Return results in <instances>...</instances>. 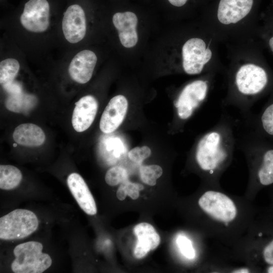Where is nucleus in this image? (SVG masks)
<instances>
[{
	"instance_id": "1",
	"label": "nucleus",
	"mask_w": 273,
	"mask_h": 273,
	"mask_svg": "<svg viewBox=\"0 0 273 273\" xmlns=\"http://www.w3.org/2000/svg\"><path fill=\"white\" fill-rule=\"evenodd\" d=\"M238 44L227 71L228 89L222 104L236 108L244 117L257 101L273 90V71L259 42L251 39Z\"/></svg>"
},
{
	"instance_id": "2",
	"label": "nucleus",
	"mask_w": 273,
	"mask_h": 273,
	"mask_svg": "<svg viewBox=\"0 0 273 273\" xmlns=\"http://www.w3.org/2000/svg\"><path fill=\"white\" fill-rule=\"evenodd\" d=\"M255 4L256 0H218L209 16L208 30L217 40L252 39L258 22Z\"/></svg>"
},
{
	"instance_id": "3",
	"label": "nucleus",
	"mask_w": 273,
	"mask_h": 273,
	"mask_svg": "<svg viewBox=\"0 0 273 273\" xmlns=\"http://www.w3.org/2000/svg\"><path fill=\"white\" fill-rule=\"evenodd\" d=\"M235 124L233 118L223 109L217 123L197 141L194 157L202 171L213 175L231 159L237 145Z\"/></svg>"
},
{
	"instance_id": "4",
	"label": "nucleus",
	"mask_w": 273,
	"mask_h": 273,
	"mask_svg": "<svg viewBox=\"0 0 273 273\" xmlns=\"http://www.w3.org/2000/svg\"><path fill=\"white\" fill-rule=\"evenodd\" d=\"M238 148L256 163V175L263 186L273 184V142L250 130L237 137Z\"/></svg>"
},
{
	"instance_id": "5",
	"label": "nucleus",
	"mask_w": 273,
	"mask_h": 273,
	"mask_svg": "<svg viewBox=\"0 0 273 273\" xmlns=\"http://www.w3.org/2000/svg\"><path fill=\"white\" fill-rule=\"evenodd\" d=\"M215 72L207 73L203 78L187 84L174 101L176 114L179 120L185 121L205 102L210 94Z\"/></svg>"
},
{
	"instance_id": "6",
	"label": "nucleus",
	"mask_w": 273,
	"mask_h": 273,
	"mask_svg": "<svg viewBox=\"0 0 273 273\" xmlns=\"http://www.w3.org/2000/svg\"><path fill=\"white\" fill-rule=\"evenodd\" d=\"M43 246L37 241H29L17 245L15 259L11 267L15 273H41L52 263L50 256L42 252Z\"/></svg>"
},
{
	"instance_id": "7",
	"label": "nucleus",
	"mask_w": 273,
	"mask_h": 273,
	"mask_svg": "<svg viewBox=\"0 0 273 273\" xmlns=\"http://www.w3.org/2000/svg\"><path fill=\"white\" fill-rule=\"evenodd\" d=\"M39 221L32 211L17 209L0 218V239L14 240L23 239L37 229Z\"/></svg>"
},
{
	"instance_id": "8",
	"label": "nucleus",
	"mask_w": 273,
	"mask_h": 273,
	"mask_svg": "<svg viewBox=\"0 0 273 273\" xmlns=\"http://www.w3.org/2000/svg\"><path fill=\"white\" fill-rule=\"evenodd\" d=\"M201 208L213 218L228 222L235 219L237 210L234 202L225 195L209 191L199 199Z\"/></svg>"
},
{
	"instance_id": "9",
	"label": "nucleus",
	"mask_w": 273,
	"mask_h": 273,
	"mask_svg": "<svg viewBox=\"0 0 273 273\" xmlns=\"http://www.w3.org/2000/svg\"><path fill=\"white\" fill-rule=\"evenodd\" d=\"M22 25L29 31L41 33L50 25V5L47 0H29L20 16Z\"/></svg>"
},
{
	"instance_id": "10",
	"label": "nucleus",
	"mask_w": 273,
	"mask_h": 273,
	"mask_svg": "<svg viewBox=\"0 0 273 273\" xmlns=\"http://www.w3.org/2000/svg\"><path fill=\"white\" fill-rule=\"evenodd\" d=\"M62 30L66 40L76 43L85 36L86 30V18L82 8L78 5L69 6L64 14Z\"/></svg>"
},
{
	"instance_id": "11",
	"label": "nucleus",
	"mask_w": 273,
	"mask_h": 273,
	"mask_svg": "<svg viewBox=\"0 0 273 273\" xmlns=\"http://www.w3.org/2000/svg\"><path fill=\"white\" fill-rule=\"evenodd\" d=\"M128 109V102L123 95L112 98L106 107L100 119V128L105 133L114 131L122 123Z\"/></svg>"
},
{
	"instance_id": "12",
	"label": "nucleus",
	"mask_w": 273,
	"mask_h": 273,
	"mask_svg": "<svg viewBox=\"0 0 273 273\" xmlns=\"http://www.w3.org/2000/svg\"><path fill=\"white\" fill-rule=\"evenodd\" d=\"M258 114L243 117L247 125L256 133L273 142V90Z\"/></svg>"
},
{
	"instance_id": "13",
	"label": "nucleus",
	"mask_w": 273,
	"mask_h": 273,
	"mask_svg": "<svg viewBox=\"0 0 273 273\" xmlns=\"http://www.w3.org/2000/svg\"><path fill=\"white\" fill-rule=\"evenodd\" d=\"M97 61V56L93 51L85 50L79 52L69 65L70 77L77 83H87L92 78Z\"/></svg>"
},
{
	"instance_id": "14",
	"label": "nucleus",
	"mask_w": 273,
	"mask_h": 273,
	"mask_svg": "<svg viewBox=\"0 0 273 273\" xmlns=\"http://www.w3.org/2000/svg\"><path fill=\"white\" fill-rule=\"evenodd\" d=\"M98 108L97 100L91 95L82 97L75 103L72 124L77 132L84 131L90 127L95 118Z\"/></svg>"
},
{
	"instance_id": "15",
	"label": "nucleus",
	"mask_w": 273,
	"mask_h": 273,
	"mask_svg": "<svg viewBox=\"0 0 273 273\" xmlns=\"http://www.w3.org/2000/svg\"><path fill=\"white\" fill-rule=\"evenodd\" d=\"M67 183L80 207L88 215L96 214L97 209L95 200L81 176L72 173L68 175Z\"/></svg>"
},
{
	"instance_id": "16",
	"label": "nucleus",
	"mask_w": 273,
	"mask_h": 273,
	"mask_svg": "<svg viewBox=\"0 0 273 273\" xmlns=\"http://www.w3.org/2000/svg\"><path fill=\"white\" fill-rule=\"evenodd\" d=\"M112 21L118 30L122 46L127 48L134 47L138 40L136 30L138 18L135 14L131 12L116 13L113 16Z\"/></svg>"
},
{
	"instance_id": "17",
	"label": "nucleus",
	"mask_w": 273,
	"mask_h": 273,
	"mask_svg": "<svg viewBox=\"0 0 273 273\" xmlns=\"http://www.w3.org/2000/svg\"><path fill=\"white\" fill-rule=\"evenodd\" d=\"M13 137L18 144L31 147L41 146L46 139L42 129L32 123H24L18 126L14 131Z\"/></svg>"
},
{
	"instance_id": "18",
	"label": "nucleus",
	"mask_w": 273,
	"mask_h": 273,
	"mask_svg": "<svg viewBox=\"0 0 273 273\" xmlns=\"http://www.w3.org/2000/svg\"><path fill=\"white\" fill-rule=\"evenodd\" d=\"M37 102V100L35 96L21 92L10 94L6 100L5 106L10 111L26 113L36 106Z\"/></svg>"
},
{
	"instance_id": "19",
	"label": "nucleus",
	"mask_w": 273,
	"mask_h": 273,
	"mask_svg": "<svg viewBox=\"0 0 273 273\" xmlns=\"http://www.w3.org/2000/svg\"><path fill=\"white\" fill-rule=\"evenodd\" d=\"M262 47L273 55V12L263 14L258 22L255 36Z\"/></svg>"
},
{
	"instance_id": "20",
	"label": "nucleus",
	"mask_w": 273,
	"mask_h": 273,
	"mask_svg": "<svg viewBox=\"0 0 273 273\" xmlns=\"http://www.w3.org/2000/svg\"><path fill=\"white\" fill-rule=\"evenodd\" d=\"M133 232L138 238L137 243L150 250L157 247L160 242V238L154 227L147 222H142L136 225Z\"/></svg>"
},
{
	"instance_id": "21",
	"label": "nucleus",
	"mask_w": 273,
	"mask_h": 273,
	"mask_svg": "<svg viewBox=\"0 0 273 273\" xmlns=\"http://www.w3.org/2000/svg\"><path fill=\"white\" fill-rule=\"evenodd\" d=\"M22 179L21 171L16 167L11 165L0 166V188L10 190L19 186Z\"/></svg>"
},
{
	"instance_id": "22",
	"label": "nucleus",
	"mask_w": 273,
	"mask_h": 273,
	"mask_svg": "<svg viewBox=\"0 0 273 273\" xmlns=\"http://www.w3.org/2000/svg\"><path fill=\"white\" fill-rule=\"evenodd\" d=\"M20 69L19 62L13 58H8L0 63V83L3 85L14 80Z\"/></svg>"
},
{
	"instance_id": "23",
	"label": "nucleus",
	"mask_w": 273,
	"mask_h": 273,
	"mask_svg": "<svg viewBox=\"0 0 273 273\" xmlns=\"http://www.w3.org/2000/svg\"><path fill=\"white\" fill-rule=\"evenodd\" d=\"M162 168L157 165L142 166L140 168V177L145 184L154 186L157 179L162 174Z\"/></svg>"
},
{
	"instance_id": "24",
	"label": "nucleus",
	"mask_w": 273,
	"mask_h": 273,
	"mask_svg": "<svg viewBox=\"0 0 273 273\" xmlns=\"http://www.w3.org/2000/svg\"><path fill=\"white\" fill-rule=\"evenodd\" d=\"M128 178L125 169L121 166H114L106 172L105 179L108 185L114 186L128 179Z\"/></svg>"
},
{
	"instance_id": "25",
	"label": "nucleus",
	"mask_w": 273,
	"mask_h": 273,
	"mask_svg": "<svg viewBox=\"0 0 273 273\" xmlns=\"http://www.w3.org/2000/svg\"><path fill=\"white\" fill-rule=\"evenodd\" d=\"M176 244L181 253L187 258L193 259L195 252L190 239L183 235H179L176 239Z\"/></svg>"
},
{
	"instance_id": "26",
	"label": "nucleus",
	"mask_w": 273,
	"mask_h": 273,
	"mask_svg": "<svg viewBox=\"0 0 273 273\" xmlns=\"http://www.w3.org/2000/svg\"><path fill=\"white\" fill-rule=\"evenodd\" d=\"M151 154V149L148 147H136L128 152V157L131 161L141 163L149 157Z\"/></svg>"
},
{
	"instance_id": "27",
	"label": "nucleus",
	"mask_w": 273,
	"mask_h": 273,
	"mask_svg": "<svg viewBox=\"0 0 273 273\" xmlns=\"http://www.w3.org/2000/svg\"><path fill=\"white\" fill-rule=\"evenodd\" d=\"M125 191L127 195L133 200L139 197V191L144 189V186L139 183H132L128 179L122 183L120 185Z\"/></svg>"
},
{
	"instance_id": "28",
	"label": "nucleus",
	"mask_w": 273,
	"mask_h": 273,
	"mask_svg": "<svg viewBox=\"0 0 273 273\" xmlns=\"http://www.w3.org/2000/svg\"><path fill=\"white\" fill-rule=\"evenodd\" d=\"M263 255L265 262L273 265V240L265 247Z\"/></svg>"
},
{
	"instance_id": "29",
	"label": "nucleus",
	"mask_w": 273,
	"mask_h": 273,
	"mask_svg": "<svg viewBox=\"0 0 273 273\" xmlns=\"http://www.w3.org/2000/svg\"><path fill=\"white\" fill-rule=\"evenodd\" d=\"M3 85L5 90L10 94L19 93L22 92L21 85L17 82H14V80Z\"/></svg>"
},
{
	"instance_id": "30",
	"label": "nucleus",
	"mask_w": 273,
	"mask_h": 273,
	"mask_svg": "<svg viewBox=\"0 0 273 273\" xmlns=\"http://www.w3.org/2000/svg\"><path fill=\"white\" fill-rule=\"evenodd\" d=\"M168 2L173 6L180 7L184 6L188 0H168Z\"/></svg>"
},
{
	"instance_id": "31",
	"label": "nucleus",
	"mask_w": 273,
	"mask_h": 273,
	"mask_svg": "<svg viewBox=\"0 0 273 273\" xmlns=\"http://www.w3.org/2000/svg\"><path fill=\"white\" fill-rule=\"evenodd\" d=\"M249 270L247 268H241L240 269H238L237 270H235L233 271V272L236 273H246V272H249Z\"/></svg>"
},
{
	"instance_id": "32",
	"label": "nucleus",
	"mask_w": 273,
	"mask_h": 273,
	"mask_svg": "<svg viewBox=\"0 0 273 273\" xmlns=\"http://www.w3.org/2000/svg\"><path fill=\"white\" fill-rule=\"evenodd\" d=\"M267 272L269 273H273V265L268 268Z\"/></svg>"
},
{
	"instance_id": "33",
	"label": "nucleus",
	"mask_w": 273,
	"mask_h": 273,
	"mask_svg": "<svg viewBox=\"0 0 273 273\" xmlns=\"http://www.w3.org/2000/svg\"><path fill=\"white\" fill-rule=\"evenodd\" d=\"M261 235H262V233H260L259 234V236H261Z\"/></svg>"
}]
</instances>
